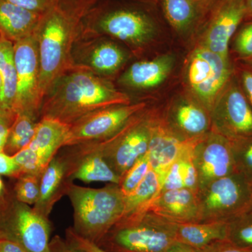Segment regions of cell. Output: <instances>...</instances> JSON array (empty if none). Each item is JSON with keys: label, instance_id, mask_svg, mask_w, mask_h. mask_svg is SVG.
Instances as JSON below:
<instances>
[{"label": "cell", "instance_id": "cell-32", "mask_svg": "<svg viewBox=\"0 0 252 252\" xmlns=\"http://www.w3.org/2000/svg\"><path fill=\"white\" fill-rule=\"evenodd\" d=\"M150 169L148 156L146 154L138 159L122 177L119 186L124 195H127L132 193L144 180Z\"/></svg>", "mask_w": 252, "mask_h": 252}, {"label": "cell", "instance_id": "cell-3", "mask_svg": "<svg viewBox=\"0 0 252 252\" xmlns=\"http://www.w3.org/2000/svg\"><path fill=\"white\" fill-rule=\"evenodd\" d=\"M83 18L56 4L41 16L34 32L39 57V94L41 100L54 83L73 69L72 49Z\"/></svg>", "mask_w": 252, "mask_h": 252}, {"label": "cell", "instance_id": "cell-46", "mask_svg": "<svg viewBox=\"0 0 252 252\" xmlns=\"http://www.w3.org/2000/svg\"><path fill=\"white\" fill-rule=\"evenodd\" d=\"M167 252H200L198 249L192 248L189 245H185L180 242H175L170 247Z\"/></svg>", "mask_w": 252, "mask_h": 252}, {"label": "cell", "instance_id": "cell-19", "mask_svg": "<svg viewBox=\"0 0 252 252\" xmlns=\"http://www.w3.org/2000/svg\"><path fill=\"white\" fill-rule=\"evenodd\" d=\"M73 182L68 175L67 163L62 154H56L41 173L39 195L33 208L41 216L49 219L56 203L66 195Z\"/></svg>", "mask_w": 252, "mask_h": 252}, {"label": "cell", "instance_id": "cell-24", "mask_svg": "<svg viewBox=\"0 0 252 252\" xmlns=\"http://www.w3.org/2000/svg\"><path fill=\"white\" fill-rule=\"evenodd\" d=\"M225 221L177 223L176 240L198 250L220 240H227Z\"/></svg>", "mask_w": 252, "mask_h": 252}, {"label": "cell", "instance_id": "cell-23", "mask_svg": "<svg viewBox=\"0 0 252 252\" xmlns=\"http://www.w3.org/2000/svg\"><path fill=\"white\" fill-rule=\"evenodd\" d=\"M69 126L49 118H41L28 147L49 164L63 147Z\"/></svg>", "mask_w": 252, "mask_h": 252}, {"label": "cell", "instance_id": "cell-1", "mask_svg": "<svg viewBox=\"0 0 252 252\" xmlns=\"http://www.w3.org/2000/svg\"><path fill=\"white\" fill-rule=\"evenodd\" d=\"M130 103V97L117 90L108 79L74 67L60 77L46 94L40 119L49 118L70 126L94 111Z\"/></svg>", "mask_w": 252, "mask_h": 252}, {"label": "cell", "instance_id": "cell-17", "mask_svg": "<svg viewBox=\"0 0 252 252\" xmlns=\"http://www.w3.org/2000/svg\"><path fill=\"white\" fill-rule=\"evenodd\" d=\"M195 140L183 138L165 124L153 119L147 154L151 168L157 172L161 183L170 165L190 148Z\"/></svg>", "mask_w": 252, "mask_h": 252}, {"label": "cell", "instance_id": "cell-31", "mask_svg": "<svg viewBox=\"0 0 252 252\" xmlns=\"http://www.w3.org/2000/svg\"><path fill=\"white\" fill-rule=\"evenodd\" d=\"M231 144L236 172L252 184V136Z\"/></svg>", "mask_w": 252, "mask_h": 252}, {"label": "cell", "instance_id": "cell-8", "mask_svg": "<svg viewBox=\"0 0 252 252\" xmlns=\"http://www.w3.org/2000/svg\"><path fill=\"white\" fill-rule=\"evenodd\" d=\"M143 111L115 135L107 140L91 142L121 177L148 151L153 119Z\"/></svg>", "mask_w": 252, "mask_h": 252}, {"label": "cell", "instance_id": "cell-38", "mask_svg": "<svg viewBox=\"0 0 252 252\" xmlns=\"http://www.w3.org/2000/svg\"><path fill=\"white\" fill-rule=\"evenodd\" d=\"M100 0H58L57 5L68 12L84 18Z\"/></svg>", "mask_w": 252, "mask_h": 252}, {"label": "cell", "instance_id": "cell-29", "mask_svg": "<svg viewBox=\"0 0 252 252\" xmlns=\"http://www.w3.org/2000/svg\"><path fill=\"white\" fill-rule=\"evenodd\" d=\"M226 223L227 240L239 248L252 250V204Z\"/></svg>", "mask_w": 252, "mask_h": 252}, {"label": "cell", "instance_id": "cell-33", "mask_svg": "<svg viewBox=\"0 0 252 252\" xmlns=\"http://www.w3.org/2000/svg\"><path fill=\"white\" fill-rule=\"evenodd\" d=\"M13 157L19 167L21 175L41 176L47 166L39 156L28 146Z\"/></svg>", "mask_w": 252, "mask_h": 252}, {"label": "cell", "instance_id": "cell-9", "mask_svg": "<svg viewBox=\"0 0 252 252\" xmlns=\"http://www.w3.org/2000/svg\"><path fill=\"white\" fill-rule=\"evenodd\" d=\"M233 74L230 59H224L202 46L191 55L187 77L194 94L204 107L212 112Z\"/></svg>", "mask_w": 252, "mask_h": 252}, {"label": "cell", "instance_id": "cell-34", "mask_svg": "<svg viewBox=\"0 0 252 252\" xmlns=\"http://www.w3.org/2000/svg\"><path fill=\"white\" fill-rule=\"evenodd\" d=\"M239 28L234 35L233 51L240 61H252V21H246Z\"/></svg>", "mask_w": 252, "mask_h": 252}, {"label": "cell", "instance_id": "cell-39", "mask_svg": "<svg viewBox=\"0 0 252 252\" xmlns=\"http://www.w3.org/2000/svg\"><path fill=\"white\" fill-rule=\"evenodd\" d=\"M11 4L39 15H44L57 4L58 0H6Z\"/></svg>", "mask_w": 252, "mask_h": 252}, {"label": "cell", "instance_id": "cell-7", "mask_svg": "<svg viewBox=\"0 0 252 252\" xmlns=\"http://www.w3.org/2000/svg\"><path fill=\"white\" fill-rule=\"evenodd\" d=\"M200 222L225 221L252 204V184L234 172L198 191Z\"/></svg>", "mask_w": 252, "mask_h": 252}, {"label": "cell", "instance_id": "cell-35", "mask_svg": "<svg viewBox=\"0 0 252 252\" xmlns=\"http://www.w3.org/2000/svg\"><path fill=\"white\" fill-rule=\"evenodd\" d=\"M197 140V139H196ZM190 148L182 156V177L185 188L198 191V176L192 158V148L194 142Z\"/></svg>", "mask_w": 252, "mask_h": 252}, {"label": "cell", "instance_id": "cell-15", "mask_svg": "<svg viewBox=\"0 0 252 252\" xmlns=\"http://www.w3.org/2000/svg\"><path fill=\"white\" fill-rule=\"evenodd\" d=\"M246 16L244 0H216L207 19L202 46L229 59L230 39Z\"/></svg>", "mask_w": 252, "mask_h": 252}, {"label": "cell", "instance_id": "cell-27", "mask_svg": "<svg viewBox=\"0 0 252 252\" xmlns=\"http://www.w3.org/2000/svg\"><path fill=\"white\" fill-rule=\"evenodd\" d=\"M173 119L187 140L205 135L210 127V118L201 107L191 102H182L173 112Z\"/></svg>", "mask_w": 252, "mask_h": 252}, {"label": "cell", "instance_id": "cell-21", "mask_svg": "<svg viewBox=\"0 0 252 252\" xmlns=\"http://www.w3.org/2000/svg\"><path fill=\"white\" fill-rule=\"evenodd\" d=\"M216 0H160L164 18L175 31L186 32L207 17Z\"/></svg>", "mask_w": 252, "mask_h": 252}, {"label": "cell", "instance_id": "cell-45", "mask_svg": "<svg viewBox=\"0 0 252 252\" xmlns=\"http://www.w3.org/2000/svg\"><path fill=\"white\" fill-rule=\"evenodd\" d=\"M0 252H26L18 244L0 233Z\"/></svg>", "mask_w": 252, "mask_h": 252}, {"label": "cell", "instance_id": "cell-49", "mask_svg": "<svg viewBox=\"0 0 252 252\" xmlns=\"http://www.w3.org/2000/svg\"><path fill=\"white\" fill-rule=\"evenodd\" d=\"M1 77H0V95H1Z\"/></svg>", "mask_w": 252, "mask_h": 252}, {"label": "cell", "instance_id": "cell-14", "mask_svg": "<svg viewBox=\"0 0 252 252\" xmlns=\"http://www.w3.org/2000/svg\"><path fill=\"white\" fill-rule=\"evenodd\" d=\"M75 67L85 68L106 78L119 72L128 59V54L107 36L78 35L72 49Z\"/></svg>", "mask_w": 252, "mask_h": 252}, {"label": "cell", "instance_id": "cell-11", "mask_svg": "<svg viewBox=\"0 0 252 252\" xmlns=\"http://www.w3.org/2000/svg\"><path fill=\"white\" fill-rule=\"evenodd\" d=\"M145 102L112 106L87 114L69 126L63 147L107 140L142 112Z\"/></svg>", "mask_w": 252, "mask_h": 252}, {"label": "cell", "instance_id": "cell-18", "mask_svg": "<svg viewBox=\"0 0 252 252\" xmlns=\"http://www.w3.org/2000/svg\"><path fill=\"white\" fill-rule=\"evenodd\" d=\"M148 212L174 223L200 222L198 192L187 188L160 192Z\"/></svg>", "mask_w": 252, "mask_h": 252}, {"label": "cell", "instance_id": "cell-50", "mask_svg": "<svg viewBox=\"0 0 252 252\" xmlns=\"http://www.w3.org/2000/svg\"><path fill=\"white\" fill-rule=\"evenodd\" d=\"M245 62H248V63H252V61H245Z\"/></svg>", "mask_w": 252, "mask_h": 252}, {"label": "cell", "instance_id": "cell-22", "mask_svg": "<svg viewBox=\"0 0 252 252\" xmlns=\"http://www.w3.org/2000/svg\"><path fill=\"white\" fill-rule=\"evenodd\" d=\"M42 16L0 0V35L14 44L32 35Z\"/></svg>", "mask_w": 252, "mask_h": 252}, {"label": "cell", "instance_id": "cell-36", "mask_svg": "<svg viewBox=\"0 0 252 252\" xmlns=\"http://www.w3.org/2000/svg\"><path fill=\"white\" fill-rule=\"evenodd\" d=\"M182 156L167 170L162 180L161 192L185 188L182 177Z\"/></svg>", "mask_w": 252, "mask_h": 252}, {"label": "cell", "instance_id": "cell-5", "mask_svg": "<svg viewBox=\"0 0 252 252\" xmlns=\"http://www.w3.org/2000/svg\"><path fill=\"white\" fill-rule=\"evenodd\" d=\"M177 223L150 212L119 220L97 244L109 252H167L176 240Z\"/></svg>", "mask_w": 252, "mask_h": 252}, {"label": "cell", "instance_id": "cell-44", "mask_svg": "<svg viewBox=\"0 0 252 252\" xmlns=\"http://www.w3.org/2000/svg\"><path fill=\"white\" fill-rule=\"evenodd\" d=\"M50 252H86L74 248L70 244L67 243V240L56 235L51 239L49 244Z\"/></svg>", "mask_w": 252, "mask_h": 252}, {"label": "cell", "instance_id": "cell-43", "mask_svg": "<svg viewBox=\"0 0 252 252\" xmlns=\"http://www.w3.org/2000/svg\"><path fill=\"white\" fill-rule=\"evenodd\" d=\"M200 252H252V250L235 246L228 240H220L198 250Z\"/></svg>", "mask_w": 252, "mask_h": 252}, {"label": "cell", "instance_id": "cell-30", "mask_svg": "<svg viewBox=\"0 0 252 252\" xmlns=\"http://www.w3.org/2000/svg\"><path fill=\"white\" fill-rule=\"evenodd\" d=\"M41 176L23 175L15 180L11 186L15 198L28 205H35L39 198Z\"/></svg>", "mask_w": 252, "mask_h": 252}, {"label": "cell", "instance_id": "cell-6", "mask_svg": "<svg viewBox=\"0 0 252 252\" xmlns=\"http://www.w3.org/2000/svg\"><path fill=\"white\" fill-rule=\"evenodd\" d=\"M0 233L26 252H50L51 223L27 204L15 198L11 186L0 199Z\"/></svg>", "mask_w": 252, "mask_h": 252}, {"label": "cell", "instance_id": "cell-2", "mask_svg": "<svg viewBox=\"0 0 252 252\" xmlns=\"http://www.w3.org/2000/svg\"><path fill=\"white\" fill-rule=\"evenodd\" d=\"M146 1L100 0L81 21L80 35L105 36L139 49L157 35V18Z\"/></svg>", "mask_w": 252, "mask_h": 252}, {"label": "cell", "instance_id": "cell-28", "mask_svg": "<svg viewBox=\"0 0 252 252\" xmlns=\"http://www.w3.org/2000/svg\"><path fill=\"white\" fill-rule=\"evenodd\" d=\"M39 121L26 113L16 114L8 132L3 152L10 156H14L27 147L34 136Z\"/></svg>", "mask_w": 252, "mask_h": 252}, {"label": "cell", "instance_id": "cell-13", "mask_svg": "<svg viewBox=\"0 0 252 252\" xmlns=\"http://www.w3.org/2000/svg\"><path fill=\"white\" fill-rule=\"evenodd\" d=\"M192 158L198 176V190L214 181L236 172L231 142L216 131L195 141Z\"/></svg>", "mask_w": 252, "mask_h": 252}, {"label": "cell", "instance_id": "cell-25", "mask_svg": "<svg viewBox=\"0 0 252 252\" xmlns=\"http://www.w3.org/2000/svg\"><path fill=\"white\" fill-rule=\"evenodd\" d=\"M161 189L160 177L151 168L138 187L132 193L125 195V210L119 220H133L147 213Z\"/></svg>", "mask_w": 252, "mask_h": 252}, {"label": "cell", "instance_id": "cell-37", "mask_svg": "<svg viewBox=\"0 0 252 252\" xmlns=\"http://www.w3.org/2000/svg\"><path fill=\"white\" fill-rule=\"evenodd\" d=\"M242 62L244 63L243 66H240L238 69L233 67V73L252 107V63Z\"/></svg>", "mask_w": 252, "mask_h": 252}, {"label": "cell", "instance_id": "cell-51", "mask_svg": "<svg viewBox=\"0 0 252 252\" xmlns=\"http://www.w3.org/2000/svg\"><path fill=\"white\" fill-rule=\"evenodd\" d=\"M137 1H149V0H137Z\"/></svg>", "mask_w": 252, "mask_h": 252}, {"label": "cell", "instance_id": "cell-12", "mask_svg": "<svg viewBox=\"0 0 252 252\" xmlns=\"http://www.w3.org/2000/svg\"><path fill=\"white\" fill-rule=\"evenodd\" d=\"M215 131L235 142L252 136V107L234 73L212 110Z\"/></svg>", "mask_w": 252, "mask_h": 252}, {"label": "cell", "instance_id": "cell-10", "mask_svg": "<svg viewBox=\"0 0 252 252\" xmlns=\"http://www.w3.org/2000/svg\"><path fill=\"white\" fill-rule=\"evenodd\" d=\"M16 69L15 114L26 113L40 119L42 100L39 94V57L35 34L14 44Z\"/></svg>", "mask_w": 252, "mask_h": 252}, {"label": "cell", "instance_id": "cell-47", "mask_svg": "<svg viewBox=\"0 0 252 252\" xmlns=\"http://www.w3.org/2000/svg\"><path fill=\"white\" fill-rule=\"evenodd\" d=\"M245 9H246V16L245 21H252V0H244Z\"/></svg>", "mask_w": 252, "mask_h": 252}, {"label": "cell", "instance_id": "cell-4", "mask_svg": "<svg viewBox=\"0 0 252 252\" xmlns=\"http://www.w3.org/2000/svg\"><path fill=\"white\" fill-rule=\"evenodd\" d=\"M66 195L74 210L73 230L92 243H98L124 215L125 195L119 185L93 189L72 182Z\"/></svg>", "mask_w": 252, "mask_h": 252}, {"label": "cell", "instance_id": "cell-41", "mask_svg": "<svg viewBox=\"0 0 252 252\" xmlns=\"http://www.w3.org/2000/svg\"><path fill=\"white\" fill-rule=\"evenodd\" d=\"M0 175L6 176L11 179H16L21 176L19 167L14 157L0 152Z\"/></svg>", "mask_w": 252, "mask_h": 252}, {"label": "cell", "instance_id": "cell-26", "mask_svg": "<svg viewBox=\"0 0 252 252\" xmlns=\"http://www.w3.org/2000/svg\"><path fill=\"white\" fill-rule=\"evenodd\" d=\"M0 77L1 79L0 103L5 109L14 113V104L16 93V69L14 61V43L1 35Z\"/></svg>", "mask_w": 252, "mask_h": 252}, {"label": "cell", "instance_id": "cell-16", "mask_svg": "<svg viewBox=\"0 0 252 252\" xmlns=\"http://www.w3.org/2000/svg\"><path fill=\"white\" fill-rule=\"evenodd\" d=\"M67 163L68 175L73 181L84 183L107 182L119 185L122 180L104 157L103 154L91 143L63 147L59 151Z\"/></svg>", "mask_w": 252, "mask_h": 252}, {"label": "cell", "instance_id": "cell-40", "mask_svg": "<svg viewBox=\"0 0 252 252\" xmlns=\"http://www.w3.org/2000/svg\"><path fill=\"white\" fill-rule=\"evenodd\" d=\"M65 240L74 248L80 249L86 252H109L100 248L97 244L92 243L77 234L72 227H69L65 231Z\"/></svg>", "mask_w": 252, "mask_h": 252}, {"label": "cell", "instance_id": "cell-20", "mask_svg": "<svg viewBox=\"0 0 252 252\" xmlns=\"http://www.w3.org/2000/svg\"><path fill=\"white\" fill-rule=\"evenodd\" d=\"M175 59L171 55L132 63L119 77L121 86L132 90H145L161 84L174 67Z\"/></svg>", "mask_w": 252, "mask_h": 252}, {"label": "cell", "instance_id": "cell-48", "mask_svg": "<svg viewBox=\"0 0 252 252\" xmlns=\"http://www.w3.org/2000/svg\"><path fill=\"white\" fill-rule=\"evenodd\" d=\"M7 190L8 186L5 185L2 179H1V175H0V199L4 196Z\"/></svg>", "mask_w": 252, "mask_h": 252}, {"label": "cell", "instance_id": "cell-42", "mask_svg": "<svg viewBox=\"0 0 252 252\" xmlns=\"http://www.w3.org/2000/svg\"><path fill=\"white\" fill-rule=\"evenodd\" d=\"M16 114L10 112L0 103V152L4 149L10 127Z\"/></svg>", "mask_w": 252, "mask_h": 252}]
</instances>
